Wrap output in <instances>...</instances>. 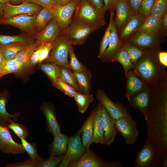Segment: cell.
Returning a JSON list of instances; mask_svg holds the SVG:
<instances>
[{
	"label": "cell",
	"mask_w": 167,
	"mask_h": 167,
	"mask_svg": "<svg viewBox=\"0 0 167 167\" xmlns=\"http://www.w3.org/2000/svg\"><path fill=\"white\" fill-rule=\"evenodd\" d=\"M117 61L120 62L124 68L126 75L132 66L130 57L127 52L123 48H120L116 52L112 61Z\"/></svg>",
	"instance_id": "d6a6232c"
},
{
	"label": "cell",
	"mask_w": 167,
	"mask_h": 167,
	"mask_svg": "<svg viewBox=\"0 0 167 167\" xmlns=\"http://www.w3.org/2000/svg\"><path fill=\"white\" fill-rule=\"evenodd\" d=\"M27 69L14 58L6 61L5 65L3 68V76L12 73L20 74Z\"/></svg>",
	"instance_id": "8d00e7d4"
},
{
	"label": "cell",
	"mask_w": 167,
	"mask_h": 167,
	"mask_svg": "<svg viewBox=\"0 0 167 167\" xmlns=\"http://www.w3.org/2000/svg\"><path fill=\"white\" fill-rule=\"evenodd\" d=\"M122 165L119 161L107 162L102 161L95 154L86 149L81 158L76 162L70 164L71 167H121Z\"/></svg>",
	"instance_id": "9c48e42d"
},
{
	"label": "cell",
	"mask_w": 167,
	"mask_h": 167,
	"mask_svg": "<svg viewBox=\"0 0 167 167\" xmlns=\"http://www.w3.org/2000/svg\"></svg>",
	"instance_id": "03108f58"
},
{
	"label": "cell",
	"mask_w": 167,
	"mask_h": 167,
	"mask_svg": "<svg viewBox=\"0 0 167 167\" xmlns=\"http://www.w3.org/2000/svg\"><path fill=\"white\" fill-rule=\"evenodd\" d=\"M3 76V68L0 67V78Z\"/></svg>",
	"instance_id": "be15d7a7"
},
{
	"label": "cell",
	"mask_w": 167,
	"mask_h": 167,
	"mask_svg": "<svg viewBox=\"0 0 167 167\" xmlns=\"http://www.w3.org/2000/svg\"><path fill=\"white\" fill-rule=\"evenodd\" d=\"M72 0H53L54 5H61L66 4Z\"/></svg>",
	"instance_id": "6f0895ef"
},
{
	"label": "cell",
	"mask_w": 167,
	"mask_h": 167,
	"mask_svg": "<svg viewBox=\"0 0 167 167\" xmlns=\"http://www.w3.org/2000/svg\"><path fill=\"white\" fill-rule=\"evenodd\" d=\"M63 156H50L48 159L41 161L39 167H56L60 163Z\"/></svg>",
	"instance_id": "7dc6e473"
},
{
	"label": "cell",
	"mask_w": 167,
	"mask_h": 167,
	"mask_svg": "<svg viewBox=\"0 0 167 167\" xmlns=\"http://www.w3.org/2000/svg\"><path fill=\"white\" fill-rule=\"evenodd\" d=\"M71 45H72L67 34L65 31L61 32L54 41L51 51L48 58L45 61V62L69 67L68 56Z\"/></svg>",
	"instance_id": "7a4b0ae2"
},
{
	"label": "cell",
	"mask_w": 167,
	"mask_h": 167,
	"mask_svg": "<svg viewBox=\"0 0 167 167\" xmlns=\"http://www.w3.org/2000/svg\"><path fill=\"white\" fill-rule=\"evenodd\" d=\"M40 109L45 117L46 125L48 131L54 137L61 133V128L56 117L54 106L49 103L44 102Z\"/></svg>",
	"instance_id": "9a60e30c"
},
{
	"label": "cell",
	"mask_w": 167,
	"mask_h": 167,
	"mask_svg": "<svg viewBox=\"0 0 167 167\" xmlns=\"http://www.w3.org/2000/svg\"><path fill=\"white\" fill-rule=\"evenodd\" d=\"M156 34L150 35L142 32H137L131 38L132 45L140 47L152 46L156 40Z\"/></svg>",
	"instance_id": "f546056e"
},
{
	"label": "cell",
	"mask_w": 167,
	"mask_h": 167,
	"mask_svg": "<svg viewBox=\"0 0 167 167\" xmlns=\"http://www.w3.org/2000/svg\"><path fill=\"white\" fill-rule=\"evenodd\" d=\"M37 14L32 16L19 15L2 19H0V24L10 25L17 28L36 38L37 33L35 22Z\"/></svg>",
	"instance_id": "52a82bcc"
},
{
	"label": "cell",
	"mask_w": 167,
	"mask_h": 167,
	"mask_svg": "<svg viewBox=\"0 0 167 167\" xmlns=\"http://www.w3.org/2000/svg\"><path fill=\"white\" fill-rule=\"evenodd\" d=\"M69 54L70 60L68 62V66L73 72L81 71L87 69L86 67L78 59L74 52L72 45H71L70 48Z\"/></svg>",
	"instance_id": "ab89813d"
},
{
	"label": "cell",
	"mask_w": 167,
	"mask_h": 167,
	"mask_svg": "<svg viewBox=\"0 0 167 167\" xmlns=\"http://www.w3.org/2000/svg\"><path fill=\"white\" fill-rule=\"evenodd\" d=\"M114 121L117 132L122 135L126 143L133 144L139 134L136 122L130 114Z\"/></svg>",
	"instance_id": "5b68a950"
},
{
	"label": "cell",
	"mask_w": 167,
	"mask_h": 167,
	"mask_svg": "<svg viewBox=\"0 0 167 167\" xmlns=\"http://www.w3.org/2000/svg\"><path fill=\"white\" fill-rule=\"evenodd\" d=\"M54 40L45 41V45L41 50L37 60V63H42L49 57L54 45Z\"/></svg>",
	"instance_id": "f6af8a7d"
},
{
	"label": "cell",
	"mask_w": 167,
	"mask_h": 167,
	"mask_svg": "<svg viewBox=\"0 0 167 167\" xmlns=\"http://www.w3.org/2000/svg\"><path fill=\"white\" fill-rule=\"evenodd\" d=\"M6 61L0 53V67L3 68L5 65Z\"/></svg>",
	"instance_id": "91938a15"
},
{
	"label": "cell",
	"mask_w": 167,
	"mask_h": 167,
	"mask_svg": "<svg viewBox=\"0 0 167 167\" xmlns=\"http://www.w3.org/2000/svg\"><path fill=\"white\" fill-rule=\"evenodd\" d=\"M154 0H143L140 5L138 14L145 19L149 15Z\"/></svg>",
	"instance_id": "bcb514c9"
},
{
	"label": "cell",
	"mask_w": 167,
	"mask_h": 167,
	"mask_svg": "<svg viewBox=\"0 0 167 167\" xmlns=\"http://www.w3.org/2000/svg\"><path fill=\"white\" fill-rule=\"evenodd\" d=\"M25 0H10L9 3L13 5L20 4L24 2Z\"/></svg>",
	"instance_id": "680465c9"
},
{
	"label": "cell",
	"mask_w": 167,
	"mask_h": 167,
	"mask_svg": "<svg viewBox=\"0 0 167 167\" xmlns=\"http://www.w3.org/2000/svg\"><path fill=\"white\" fill-rule=\"evenodd\" d=\"M57 72L58 78L70 85L77 92H79L74 74L69 67L57 65Z\"/></svg>",
	"instance_id": "f1b7e54d"
},
{
	"label": "cell",
	"mask_w": 167,
	"mask_h": 167,
	"mask_svg": "<svg viewBox=\"0 0 167 167\" xmlns=\"http://www.w3.org/2000/svg\"><path fill=\"white\" fill-rule=\"evenodd\" d=\"M89 2L96 9L102 13L105 12L102 0H88Z\"/></svg>",
	"instance_id": "f5cc1de1"
},
{
	"label": "cell",
	"mask_w": 167,
	"mask_h": 167,
	"mask_svg": "<svg viewBox=\"0 0 167 167\" xmlns=\"http://www.w3.org/2000/svg\"><path fill=\"white\" fill-rule=\"evenodd\" d=\"M133 15L138 14L139 8L143 0H126Z\"/></svg>",
	"instance_id": "816d5d0a"
},
{
	"label": "cell",
	"mask_w": 167,
	"mask_h": 167,
	"mask_svg": "<svg viewBox=\"0 0 167 167\" xmlns=\"http://www.w3.org/2000/svg\"><path fill=\"white\" fill-rule=\"evenodd\" d=\"M43 8L38 5L26 2L17 5L6 3L3 4V15L2 19L19 15H34L37 14Z\"/></svg>",
	"instance_id": "8fae6325"
},
{
	"label": "cell",
	"mask_w": 167,
	"mask_h": 167,
	"mask_svg": "<svg viewBox=\"0 0 167 167\" xmlns=\"http://www.w3.org/2000/svg\"><path fill=\"white\" fill-rule=\"evenodd\" d=\"M54 86L66 95L71 97H74L77 92L73 87L58 78L57 79Z\"/></svg>",
	"instance_id": "7bdbcfd3"
},
{
	"label": "cell",
	"mask_w": 167,
	"mask_h": 167,
	"mask_svg": "<svg viewBox=\"0 0 167 167\" xmlns=\"http://www.w3.org/2000/svg\"><path fill=\"white\" fill-rule=\"evenodd\" d=\"M41 161H35L30 159L24 162L10 163L8 164L6 166L8 167H39Z\"/></svg>",
	"instance_id": "c3c4849f"
},
{
	"label": "cell",
	"mask_w": 167,
	"mask_h": 167,
	"mask_svg": "<svg viewBox=\"0 0 167 167\" xmlns=\"http://www.w3.org/2000/svg\"><path fill=\"white\" fill-rule=\"evenodd\" d=\"M38 63L39 68L49 77L54 86L58 78L57 72V65L52 63Z\"/></svg>",
	"instance_id": "74e56055"
},
{
	"label": "cell",
	"mask_w": 167,
	"mask_h": 167,
	"mask_svg": "<svg viewBox=\"0 0 167 167\" xmlns=\"http://www.w3.org/2000/svg\"><path fill=\"white\" fill-rule=\"evenodd\" d=\"M160 166L154 145L148 141L137 153L135 159V167H153Z\"/></svg>",
	"instance_id": "ba28073f"
},
{
	"label": "cell",
	"mask_w": 167,
	"mask_h": 167,
	"mask_svg": "<svg viewBox=\"0 0 167 167\" xmlns=\"http://www.w3.org/2000/svg\"><path fill=\"white\" fill-rule=\"evenodd\" d=\"M100 103L93 111V135L92 143L105 144Z\"/></svg>",
	"instance_id": "e0dca14e"
},
{
	"label": "cell",
	"mask_w": 167,
	"mask_h": 167,
	"mask_svg": "<svg viewBox=\"0 0 167 167\" xmlns=\"http://www.w3.org/2000/svg\"><path fill=\"white\" fill-rule=\"evenodd\" d=\"M110 13V20L108 25L106 28L104 35L101 42L98 57L101 58L103 55L107 48L109 43L110 35L112 23L113 21L114 10L109 11Z\"/></svg>",
	"instance_id": "d590c367"
},
{
	"label": "cell",
	"mask_w": 167,
	"mask_h": 167,
	"mask_svg": "<svg viewBox=\"0 0 167 167\" xmlns=\"http://www.w3.org/2000/svg\"><path fill=\"white\" fill-rule=\"evenodd\" d=\"M15 42H23L29 44L34 43L30 36L23 34L15 36L0 34V45H5Z\"/></svg>",
	"instance_id": "e575fe53"
},
{
	"label": "cell",
	"mask_w": 167,
	"mask_h": 167,
	"mask_svg": "<svg viewBox=\"0 0 167 167\" xmlns=\"http://www.w3.org/2000/svg\"><path fill=\"white\" fill-rule=\"evenodd\" d=\"M79 92L84 94H89L91 89L92 75L87 68L80 72H73Z\"/></svg>",
	"instance_id": "4316f807"
},
{
	"label": "cell",
	"mask_w": 167,
	"mask_h": 167,
	"mask_svg": "<svg viewBox=\"0 0 167 167\" xmlns=\"http://www.w3.org/2000/svg\"><path fill=\"white\" fill-rule=\"evenodd\" d=\"M144 19L139 14L133 15L128 20L120 34L121 38L124 39L136 32L143 24Z\"/></svg>",
	"instance_id": "83f0119b"
},
{
	"label": "cell",
	"mask_w": 167,
	"mask_h": 167,
	"mask_svg": "<svg viewBox=\"0 0 167 167\" xmlns=\"http://www.w3.org/2000/svg\"><path fill=\"white\" fill-rule=\"evenodd\" d=\"M45 42H43L39 44L33 52L30 61L31 67H34L37 63V60L40 52L44 46Z\"/></svg>",
	"instance_id": "681fc988"
},
{
	"label": "cell",
	"mask_w": 167,
	"mask_h": 167,
	"mask_svg": "<svg viewBox=\"0 0 167 167\" xmlns=\"http://www.w3.org/2000/svg\"><path fill=\"white\" fill-rule=\"evenodd\" d=\"M79 111L81 113L85 112L90 104L93 101L92 94L77 92L74 97Z\"/></svg>",
	"instance_id": "836d02e7"
},
{
	"label": "cell",
	"mask_w": 167,
	"mask_h": 167,
	"mask_svg": "<svg viewBox=\"0 0 167 167\" xmlns=\"http://www.w3.org/2000/svg\"><path fill=\"white\" fill-rule=\"evenodd\" d=\"M101 109L105 144L109 145L114 141L118 132L114 120L101 104Z\"/></svg>",
	"instance_id": "4fadbf2b"
},
{
	"label": "cell",
	"mask_w": 167,
	"mask_h": 167,
	"mask_svg": "<svg viewBox=\"0 0 167 167\" xmlns=\"http://www.w3.org/2000/svg\"><path fill=\"white\" fill-rule=\"evenodd\" d=\"M30 44L23 42H15L0 45V53L6 61L12 59L14 58L20 51Z\"/></svg>",
	"instance_id": "cb8c5ba5"
},
{
	"label": "cell",
	"mask_w": 167,
	"mask_h": 167,
	"mask_svg": "<svg viewBox=\"0 0 167 167\" xmlns=\"http://www.w3.org/2000/svg\"><path fill=\"white\" fill-rule=\"evenodd\" d=\"M54 137L49 150L50 156L65 155L67 149L68 138L61 132Z\"/></svg>",
	"instance_id": "484cf974"
},
{
	"label": "cell",
	"mask_w": 167,
	"mask_h": 167,
	"mask_svg": "<svg viewBox=\"0 0 167 167\" xmlns=\"http://www.w3.org/2000/svg\"><path fill=\"white\" fill-rule=\"evenodd\" d=\"M54 18L51 8H43L39 11L36 15L35 22L37 33L42 31L49 22Z\"/></svg>",
	"instance_id": "4dcf8cb0"
},
{
	"label": "cell",
	"mask_w": 167,
	"mask_h": 167,
	"mask_svg": "<svg viewBox=\"0 0 167 167\" xmlns=\"http://www.w3.org/2000/svg\"><path fill=\"white\" fill-rule=\"evenodd\" d=\"M25 2L35 4L43 8H51L54 5L53 0H25Z\"/></svg>",
	"instance_id": "f907efd6"
},
{
	"label": "cell",
	"mask_w": 167,
	"mask_h": 167,
	"mask_svg": "<svg viewBox=\"0 0 167 167\" xmlns=\"http://www.w3.org/2000/svg\"><path fill=\"white\" fill-rule=\"evenodd\" d=\"M167 0H154L152 7L148 16H161L167 11Z\"/></svg>",
	"instance_id": "60d3db41"
},
{
	"label": "cell",
	"mask_w": 167,
	"mask_h": 167,
	"mask_svg": "<svg viewBox=\"0 0 167 167\" xmlns=\"http://www.w3.org/2000/svg\"><path fill=\"white\" fill-rule=\"evenodd\" d=\"M158 58L160 63L165 66H167V53L161 51L158 54Z\"/></svg>",
	"instance_id": "11a10c76"
},
{
	"label": "cell",
	"mask_w": 167,
	"mask_h": 167,
	"mask_svg": "<svg viewBox=\"0 0 167 167\" xmlns=\"http://www.w3.org/2000/svg\"><path fill=\"white\" fill-rule=\"evenodd\" d=\"M3 15V4H0V19H2Z\"/></svg>",
	"instance_id": "94428289"
},
{
	"label": "cell",
	"mask_w": 167,
	"mask_h": 167,
	"mask_svg": "<svg viewBox=\"0 0 167 167\" xmlns=\"http://www.w3.org/2000/svg\"><path fill=\"white\" fill-rule=\"evenodd\" d=\"M126 95L129 101L138 93L144 90L145 86L132 71L127 73Z\"/></svg>",
	"instance_id": "44dd1931"
},
{
	"label": "cell",
	"mask_w": 167,
	"mask_h": 167,
	"mask_svg": "<svg viewBox=\"0 0 167 167\" xmlns=\"http://www.w3.org/2000/svg\"><path fill=\"white\" fill-rule=\"evenodd\" d=\"M20 139L23 148L30 157V159L37 162L43 160L37 153L35 143L29 142L26 139L22 138Z\"/></svg>",
	"instance_id": "f35d334b"
},
{
	"label": "cell",
	"mask_w": 167,
	"mask_h": 167,
	"mask_svg": "<svg viewBox=\"0 0 167 167\" xmlns=\"http://www.w3.org/2000/svg\"><path fill=\"white\" fill-rule=\"evenodd\" d=\"M120 45L117 27L113 20L112 24L108 45L100 58L102 61L103 62L112 61L116 52L120 48Z\"/></svg>",
	"instance_id": "2e32d148"
},
{
	"label": "cell",
	"mask_w": 167,
	"mask_h": 167,
	"mask_svg": "<svg viewBox=\"0 0 167 167\" xmlns=\"http://www.w3.org/2000/svg\"><path fill=\"white\" fill-rule=\"evenodd\" d=\"M133 107L140 110L146 118L150 102L149 93L145 91L132 97L129 101Z\"/></svg>",
	"instance_id": "d4e9b609"
},
{
	"label": "cell",
	"mask_w": 167,
	"mask_h": 167,
	"mask_svg": "<svg viewBox=\"0 0 167 167\" xmlns=\"http://www.w3.org/2000/svg\"><path fill=\"white\" fill-rule=\"evenodd\" d=\"M123 48L127 52L132 63L136 62L144 53L143 51L130 43H126Z\"/></svg>",
	"instance_id": "b9f144b4"
},
{
	"label": "cell",
	"mask_w": 167,
	"mask_h": 167,
	"mask_svg": "<svg viewBox=\"0 0 167 167\" xmlns=\"http://www.w3.org/2000/svg\"><path fill=\"white\" fill-rule=\"evenodd\" d=\"M74 12V19L87 25L100 28L107 24L104 14L96 9L88 0H81Z\"/></svg>",
	"instance_id": "6da1fadb"
},
{
	"label": "cell",
	"mask_w": 167,
	"mask_h": 167,
	"mask_svg": "<svg viewBox=\"0 0 167 167\" xmlns=\"http://www.w3.org/2000/svg\"><path fill=\"white\" fill-rule=\"evenodd\" d=\"M167 28V13L165 12L161 17V27L160 30H166Z\"/></svg>",
	"instance_id": "9f6ffc18"
},
{
	"label": "cell",
	"mask_w": 167,
	"mask_h": 167,
	"mask_svg": "<svg viewBox=\"0 0 167 167\" xmlns=\"http://www.w3.org/2000/svg\"><path fill=\"white\" fill-rule=\"evenodd\" d=\"M10 0H0V4H4L6 3H9Z\"/></svg>",
	"instance_id": "6125c7cd"
},
{
	"label": "cell",
	"mask_w": 167,
	"mask_h": 167,
	"mask_svg": "<svg viewBox=\"0 0 167 167\" xmlns=\"http://www.w3.org/2000/svg\"><path fill=\"white\" fill-rule=\"evenodd\" d=\"M9 99V93L6 90L0 92V125L6 127L11 122L16 121L21 114L20 112L11 114L7 112L6 106Z\"/></svg>",
	"instance_id": "ac0fdd59"
},
{
	"label": "cell",
	"mask_w": 167,
	"mask_h": 167,
	"mask_svg": "<svg viewBox=\"0 0 167 167\" xmlns=\"http://www.w3.org/2000/svg\"><path fill=\"white\" fill-rule=\"evenodd\" d=\"M115 23L119 29L124 27L130 18L133 15L126 0H118L115 9Z\"/></svg>",
	"instance_id": "d6986e66"
},
{
	"label": "cell",
	"mask_w": 167,
	"mask_h": 167,
	"mask_svg": "<svg viewBox=\"0 0 167 167\" xmlns=\"http://www.w3.org/2000/svg\"><path fill=\"white\" fill-rule=\"evenodd\" d=\"M135 70L142 78L147 81L153 79L157 73L156 66L148 58H145L139 62L136 66Z\"/></svg>",
	"instance_id": "ffe728a7"
},
{
	"label": "cell",
	"mask_w": 167,
	"mask_h": 167,
	"mask_svg": "<svg viewBox=\"0 0 167 167\" xmlns=\"http://www.w3.org/2000/svg\"><path fill=\"white\" fill-rule=\"evenodd\" d=\"M96 97L114 120L130 114L125 107L120 103L112 101L102 90L97 91Z\"/></svg>",
	"instance_id": "30bf717a"
},
{
	"label": "cell",
	"mask_w": 167,
	"mask_h": 167,
	"mask_svg": "<svg viewBox=\"0 0 167 167\" xmlns=\"http://www.w3.org/2000/svg\"><path fill=\"white\" fill-rule=\"evenodd\" d=\"M61 32L58 23L54 18L49 22L42 31L37 33L35 43L38 46L43 42L55 40Z\"/></svg>",
	"instance_id": "5bb4252c"
},
{
	"label": "cell",
	"mask_w": 167,
	"mask_h": 167,
	"mask_svg": "<svg viewBox=\"0 0 167 167\" xmlns=\"http://www.w3.org/2000/svg\"><path fill=\"white\" fill-rule=\"evenodd\" d=\"M162 15L148 16L136 31L137 32H143L150 35L156 34L160 29Z\"/></svg>",
	"instance_id": "603a6c76"
},
{
	"label": "cell",
	"mask_w": 167,
	"mask_h": 167,
	"mask_svg": "<svg viewBox=\"0 0 167 167\" xmlns=\"http://www.w3.org/2000/svg\"><path fill=\"white\" fill-rule=\"evenodd\" d=\"M86 150L79 133L77 132L69 137L68 138L66 152L58 167H67L71 163L77 161L81 158Z\"/></svg>",
	"instance_id": "277c9868"
},
{
	"label": "cell",
	"mask_w": 167,
	"mask_h": 167,
	"mask_svg": "<svg viewBox=\"0 0 167 167\" xmlns=\"http://www.w3.org/2000/svg\"><path fill=\"white\" fill-rule=\"evenodd\" d=\"M0 149L4 153L14 154H22L25 151L22 144L13 139L9 128L0 125Z\"/></svg>",
	"instance_id": "7c38bea8"
},
{
	"label": "cell",
	"mask_w": 167,
	"mask_h": 167,
	"mask_svg": "<svg viewBox=\"0 0 167 167\" xmlns=\"http://www.w3.org/2000/svg\"><path fill=\"white\" fill-rule=\"evenodd\" d=\"M93 112H92L78 132L81 134V141L86 149H89L93 135Z\"/></svg>",
	"instance_id": "7402d4cb"
},
{
	"label": "cell",
	"mask_w": 167,
	"mask_h": 167,
	"mask_svg": "<svg viewBox=\"0 0 167 167\" xmlns=\"http://www.w3.org/2000/svg\"><path fill=\"white\" fill-rule=\"evenodd\" d=\"M37 46L35 42L30 44L28 47L20 51L14 59L27 69L31 68L30 65V59L33 52Z\"/></svg>",
	"instance_id": "1f68e13d"
},
{
	"label": "cell",
	"mask_w": 167,
	"mask_h": 167,
	"mask_svg": "<svg viewBox=\"0 0 167 167\" xmlns=\"http://www.w3.org/2000/svg\"><path fill=\"white\" fill-rule=\"evenodd\" d=\"M7 127L11 129L20 139H26L28 136V131L26 128L21 124L14 122L10 123Z\"/></svg>",
	"instance_id": "ee69618b"
},
{
	"label": "cell",
	"mask_w": 167,
	"mask_h": 167,
	"mask_svg": "<svg viewBox=\"0 0 167 167\" xmlns=\"http://www.w3.org/2000/svg\"><path fill=\"white\" fill-rule=\"evenodd\" d=\"M104 4L105 11L115 10L118 0H102Z\"/></svg>",
	"instance_id": "db71d44e"
},
{
	"label": "cell",
	"mask_w": 167,
	"mask_h": 167,
	"mask_svg": "<svg viewBox=\"0 0 167 167\" xmlns=\"http://www.w3.org/2000/svg\"></svg>",
	"instance_id": "e7e4bbea"
},
{
	"label": "cell",
	"mask_w": 167,
	"mask_h": 167,
	"mask_svg": "<svg viewBox=\"0 0 167 167\" xmlns=\"http://www.w3.org/2000/svg\"><path fill=\"white\" fill-rule=\"evenodd\" d=\"M99 28L73 19L68 28L64 31L67 34L72 45H81L85 43L90 34Z\"/></svg>",
	"instance_id": "3957f363"
},
{
	"label": "cell",
	"mask_w": 167,
	"mask_h": 167,
	"mask_svg": "<svg viewBox=\"0 0 167 167\" xmlns=\"http://www.w3.org/2000/svg\"><path fill=\"white\" fill-rule=\"evenodd\" d=\"M80 1L72 0L66 4L54 5L51 7L54 18L58 23L61 32L66 30L70 25L73 14Z\"/></svg>",
	"instance_id": "8992f818"
}]
</instances>
